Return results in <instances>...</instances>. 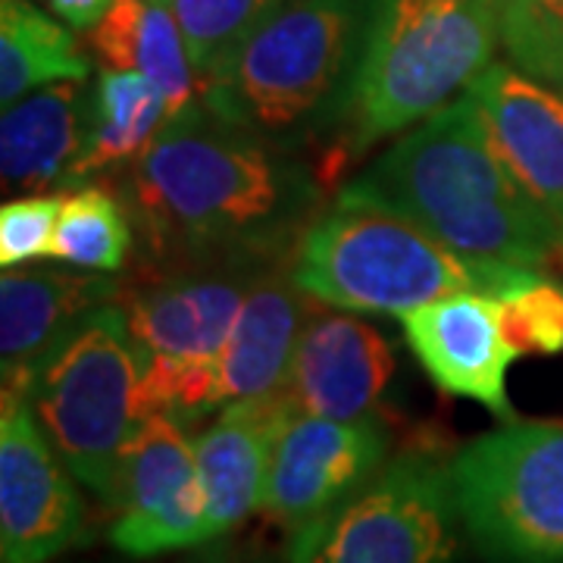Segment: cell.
I'll return each instance as SVG.
<instances>
[{
  "mask_svg": "<svg viewBox=\"0 0 563 563\" xmlns=\"http://www.w3.org/2000/svg\"><path fill=\"white\" fill-rule=\"evenodd\" d=\"M325 185L303 154L195 98L117 181L135 225V273L291 266L320 220Z\"/></svg>",
  "mask_w": 563,
  "mask_h": 563,
  "instance_id": "cell-1",
  "label": "cell"
},
{
  "mask_svg": "<svg viewBox=\"0 0 563 563\" xmlns=\"http://www.w3.org/2000/svg\"><path fill=\"white\" fill-rule=\"evenodd\" d=\"M339 201L391 210L476 261L548 269L563 247L544 213L498 154L470 95L439 107L379 161L344 185Z\"/></svg>",
  "mask_w": 563,
  "mask_h": 563,
  "instance_id": "cell-2",
  "label": "cell"
},
{
  "mask_svg": "<svg viewBox=\"0 0 563 563\" xmlns=\"http://www.w3.org/2000/svg\"><path fill=\"white\" fill-rule=\"evenodd\" d=\"M391 0H291L201 79V98L291 154L332 157L351 125L363 73Z\"/></svg>",
  "mask_w": 563,
  "mask_h": 563,
  "instance_id": "cell-3",
  "label": "cell"
},
{
  "mask_svg": "<svg viewBox=\"0 0 563 563\" xmlns=\"http://www.w3.org/2000/svg\"><path fill=\"white\" fill-rule=\"evenodd\" d=\"M542 269L476 261L391 210L339 201L322 210L291 261V279L320 303L401 317L457 291L504 298Z\"/></svg>",
  "mask_w": 563,
  "mask_h": 563,
  "instance_id": "cell-4",
  "label": "cell"
},
{
  "mask_svg": "<svg viewBox=\"0 0 563 563\" xmlns=\"http://www.w3.org/2000/svg\"><path fill=\"white\" fill-rule=\"evenodd\" d=\"M22 398L76 483L117 510L129 444L147 420L144 354L120 301L91 310L51 344Z\"/></svg>",
  "mask_w": 563,
  "mask_h": 563,
  "instance_id": "cell-5",
  "label": "cell"
},
{
  "mask_svg": "<svg viewBox=\"0 0 563 563\" xmlns=\"http://www.w3.org/2000/svg\"><path fill=\"white\" fill-rule=\"evenodd\" d=\"M501 7L504 0H391L332 157L335 173L376 141L432 117L488 69L501 44Z\"/></svg>",
  "mask_w": 563,
  "mask_h": 563,
  "instance_id": "cell-6",
  "label": "cell"
},
{
  "mask_svg": "<svg viewBox=\"0 0 563 563\" xmlns=\"http://www.w3.org/2000/svg\"><path fill=\"white\" fill-rule=\"evenodd\" d=\"M448 473L485 563H563V422H504L463 444Z\"/></svg>",
  "mask_w": 563,
  "mask_h": 563,
  "instance_id": "cell-7",
  "label": "cell"
},
{
  "mask_svg": "<svg viewBox=\"0 0 563 563\" xmlns=\"http://www.w3.org/2000/svg\"><path fill=\"white\" fill-rule=\"evenodd\" d=\"M463 526L448 461L404 451L288 539V563H457Z\"/></svg>",
  "mask_w": 563,
  "mask_h": 563,
  "instance_id": "cell-8",
  "label": "cell"
},
{
  "mask_svg": "<svg viewBox=\"0 0 563 563\" xmlns=\"http://www.w3.org/2000/svg\"><path fill=\"white\" fill-rule=\"evenodd\" d=\"M388 448L379 413L332 420L291 410L273 435L261 510L291 536L369 483L388 463Z\"/></svg>",
  "mask_w": 563,
  "mask_h": 563,
  "instance_id": "cell-9",
  "label": "cell"
},
{
  "mask_svg": "<svg viewBox=\"0 0 563 563\" xmlns=\"http://www.w3.org/2000/svg\"><path fill=\"white\" fill-rule=\"evenodd\" d=\"M76 476L29 401L3 388L0 407V561L51 563L81 536Z\"/></svg>",
  "mask_w": 563,
  "mask_h": 563,
  "instance_id": "cell-10",
  "label": "cell"
},
{
  "mask_svg": "<svg viewBox=\"0 0 563 563\" xmlns=\"http://www.w3.org/2000/svg\"><path fill=\"white\" fill-rule=\"evenodd\" d=\"M117 514L110 542L129 558H157L210 542L198 454L181 422L166 413H147L141 422L122 466Z\"/></svg>",
  "mask_w": 563,
  "mask_h": 563,
  "instance_id": "cell-11",
  "label": "cell"
},
{
  "mask_svg": "<svg viewBox=\"0 0 563 563\" xmlns=\"http://www.w3.org/2000/svg\"><path fill=\"white\" fill-rule=\"evenodd\" d=\"M261 273L266 269H179L122 279L120 307L144 361L220 363Z\"/></svg>",
  "mask_w": 563,
  "mask_h": 563,
  "instance_id": "cell-12",
  "label": "cell"
},
{
  "mask_svg": "<svg viewBox=\"0 0 563 563\" xmlns=\"http://www.w3.org/2000/svg\"><path fill=\"white\" fill-rule=\"evenodd\" d=\"M398 320L432 383L448 395L483 404L498 420H517L507 398V369L520 354L504 339L495 298L457 291L407 310Z\"/></svg>",
  "mask_w": 563,
  "mask_h": 563,
  "instance_id": "cell-13",
  "label": "cell"
},
{
  "mask_svg": "<svg viewBox=\"0 0 563 563\" xmlns=\"http://www.w3.org/2000/svg\"><path fill=\"white\" fill-rule=\"evenodd\" d=\"M395 376V347L373 322L325 310L320 301L307 317L288 379L285 401L298 413L357 420L376 413Z\"/></svg>",
  "mask_w": 563,
  "mask_h": 563,
  "instance_id": "cell-14",
  "label": "cell"
},
{
  "mask_svg": "<svg viewBox=\"0 0 563 563\" xmlns=\"http://www.w3.org/2000/svg\"><path fill=\"white\" fill-rule=\"evenodd\" d=\"M466 95L483 107L498 154L563 247V95L507 63H492Z\"/></svg>",
  "mask_w": 563,
  "mask_h": 563,
  "instance_id": "cell-15",
  "label": "cell"
},
{
  "mask_svg": "<svg viewBox=\"0 0 563 563\" xmlns=\"http://www.w3.org/2000/svg\"><path fill=\"white\" fill-rule=\"evenodd\" d=\"M122 298V279L113 273L32 269L3 273L0 279V366L3 388L22 395L29 373L47 347L81 317Z\"/></svg>",
  "mask_w": 563,
  "mask_h": 563,
  "instance_id": "cell-16",
  "label": "cell"
},
{
  "mask_svg": "<svg viewBox=\"0 0 563 563\" xmlns=\"http://www.w3.org/2000/svg\"><path fill=\"white\" fill-rule=\"evenodd\" d=\"M317 298L291 279V266L257 276L220 354L222 407L279 395Z\"/></svg>",
  "mask_w": 563,
  "mask_h": 563,
  "instance_id": "cell-17",
  "label": "cell"
},
{
  "mask_svg": "<svg viewBox=\"0 0 563 563\" xmlns=\"http://www.w3.org/2000/svg\"><path fill=\"white\" fill-rule=\"evenodd\" d=\"M288 413L291 404L282 391L257 401L229 404L213 426L195 439L210 542L225 539L254 510H261L273 435Z\"/></svg>",
  "mask_w": 563,
  "mask_h": 563,
  "instance_id": "cell-18",
  "label": "cell"
},
{
  "mask_svg": "<svg viewBox=\"0 0 563 563\" xmlns=\"http://www.w3.org/2000/svg\"><path fill=\"white\" fill-rule=\"evenodd\" d=\"M91 129V88L85 79L54 81L3 107L0 173L16 191L73 188Z\"/></svg>",
  "mask_w": 563,
  "mask_h": 563,
  "instance_id": "cell-19",
  "label": "cell"
},
{
  "mask_svg": "<svg viewBox=\"0 0 563 563\" xmlns=\"http://www.w3.org/2000/svg\"><path fill=\"white\" fill-rule=\"evenodd\" d=\"M88 47L101 69L147 76L166 95L169 113L201 91L198 69L166 0H113L101 22L88 29Z\"/></svg>",
  "mask_w": 563,
  "mask_h": 563,
  "instance_id": "cell-20",
  "label": "cell"
},
{
  "mask_svg": "<svg viewBox=\"0 0 563 563\" xmlns=\"http://www.w3.org/2000/svg\"><path fill=\"white\" fill-rule=\"evenodd\" d=\"M169 120V101L147 76L101 69L91 88V129L73 188L125 173Z\"/></svg>",
  "mask_w": 563,
  "mask_h": 563,
  "instance_id": "cell-21",
  "label": "cell"
},
{
  "mask_svg": "<svg viewBox=\"0 0 563 563\" xmlns=\"http://www.w3.org/2000/svg\"><path fill=\"white\" fill-rule=\"evenodd\" d=\"M91 60L73 32L29 0H0V103L13 107L44 85L88 79Z\"/></svg>",
  "mask_w": 563,
  "mask_h": 563,
  "instance_id": "cell-22",
  "label": "cell"
},
{
  "mask_svg": "<svg viewBox=\"0 0 563 563\" xmlns=\"http://www.w3.org/2000/svg\"><path fill=\"white\" fill-rule=\"evenodd\" d=\"M135 251V225L120 195L103 185H81L63 198L51 257L91 269L120 273Z\"/></svg>",
  "mask_w": 563,
  "mask_h": 563,
  "instance_id": "cell-23",
  "label": "cell"
},
{
  "mask_svg": "<svg viewBox=\"0 0 563 563\" xmlns=\"http://www.w3.org/2000/svg\"><path fill=\"white\" fill-rule=\"evenodd\" d=\"M176 13L198 79L213 73L257 25L291 0H166Z\"/></svg>",
  "mask_w": 563,
  "mask_h": 563,
  "instance_id": "cell-24",
  "label": "cell"
},
{
  "mask_svg": "<svg viewBox=\"0 0 563 563\" xmlns=\"http://www.w3.org/2000/svg\"><path fill=\"white\" fill-rule=\"evenodd\" d=\"M501 47L520 73L563 95V0H504Z\"/></svg>",
  "mask_w": 563,
  "mask_h": 563,
  "instance_id": "cell-25",
  "label": "cell"
},
{
  "mask_svg": "<svg viewBox=\"0 0 563 563\" xmlns=\"http://www.w3.org/2000/svg\"><path fill=\"white\" fill-rule=\"evenodd\" d=\"M504 339L523 354H561L563 351V285L554 279L529 282L523 288L495 298Z\"/></svg>",
  "mask_w": 563,
  "mask_h": 563,
  "instance_id": "cell-26",
  "label": "cell"
},
{
  "mask_svg": "<svg viewBox=\"0 0 563 563\" xmlns=\"http://www.w3.org/2000/svg\"><path fill=\"white\" fill-rule=\"evenodd\" d=\"M60 207V195H25L0 207V263L7 269L51 257Z\"/></svg>",
  "mask_w": 563,
  "mask_h": 563,
  "instance_id": "cell-27",
  "label": "cell"
},
{
  "mask_svg": "<svg viewBox=\"0 0 563 563\" xmlns=\"http://www.w3.org/2000/svg\"><path fill=\"white\" fill-rule=\"evenodd\" d=\"M113 0H51V10L60 16L63 22H69L73 29L88 32L91 25H98L101 16L110 10Z\"/></svg>",
  "mask_w": 563,
  "mask_h": 563,
  "instance_id": "cell-28",
  "label": "cell"
},
{
  "mask_svg": "<svg viewBox=\"0 0 563 563\" xmlns=\"http://www.w3.org/2000/svg\"><path fill=\"white\" fill-rule=\"evenodd\" d=\"M181 563H269L263 558L261 551H251V548H239V544L222 542V539H213V542L201 544L198 554H191L188 561Z\"/></svg>",
  "mask_w": 563,
  "mask_h": 563,
  "instance_id": "cell-29",
  "label": "cell"
}]
</instances>
